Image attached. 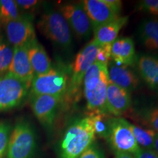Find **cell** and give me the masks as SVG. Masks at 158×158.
Here are the masks:
<instances>
[{"mask_svg":"<svg viewBox=\"0 0 158 158\" xmlns=\"http://www.w3.org/2000/svg\"><path fill=\"white\" fill-rule=\"evenodd\" d=\"M108 82L107 64L95 62L86 71L83 81V93L91 115H109L106 105Z\"/></svg>","mask_w":158,"mask_h":158,"instance_id":"cell-1","label":"cell"},{"mask_svg":"<svg viewBox=\"0 0 158 158\" xmlns=\"http://www.w3.org/2000/svg\"><path fill=\"white\" fill-rule=\"evenodd\" d=\"M95 133L90 115L75 119L67 127L59 146V158H78L94 142Z\"/></svg>","mask_w":158,"mask_h":158,"instance_id":"cell-2","label":"cell"},{"mask_svg":"<svg viewBox=\"0 0 158 158\" xmlns=\"http://www.w3.org/2000/svg\"><path fill=\"white\" fill-rule=\"evenodd\" d=\"M98 47L92 40L79 51L70 67V78L64 96L68 101L76 102L81 98L85 74L91 65L96 62Z\"/></svg>","mask_w":158,"mask_h":158,"instance_id":"cell-3","label":"cell"},{"mask_svg":"<svg viewBox=\"0 0 158 158\" xmlns=\"http://www.w3.org/2000/svg\"><path fill=\"white\" fill-rule=\"evenodd\" d=\"M40 32L62 49L70 50L73 45L70 27L59 10H46L37 23Z\"/></svg>","mask_w":158,"mask_h":158,"instance_id":"cell-4","label":"cell"},{"mask_svg":"<svg viewBox=\"0 0 158 158\" xmlns=\"http://www.w3.org/2000/svg\"><path fill=\"white\" fill-rule=\"evenodd\" d=\"M70 78V68L59 64L46 74L35 76L31 83L30 94L59 96L64 98Z\"/></svg>","mask_w":158,"mask_h":158,"instance_id":"cell-5","label":"cell"},{"mask_svg":"<svg viewBox=\"0 0 158 158\" xmlns=\"http://www.w3.org/2000/svg\"><path fill=\"white\" fill-rule=\"evenodd\" d=\"M37 147L36 135L30 122L20 118L10 135L7 158H31Z\"/></svg>","mask_w":158,"mask_h":158,"instance_id":"cell-6","label":"cell"},{"mask_svg":"<svg viewBox=\"0 0 158 158\" xmlns=\"http://www.w3.org/2000/svg\"><path fill=\"white\" fill-rule=\"evenodd\" d=\"M30 86L9 73L0 76V112L19 106L28 96Z\"/></svg>","mask_w":158,"mask_h":158,"instance_id":"cell-7","label":"cell"},{"mask_svg":"<svg viewBox=\"0 0 158 158\" xmlns=\"http://www.w3.org/2000/svg\"><path fill=\"white\" fill-rule=\"evenodd\" d=\"M107 141L114 152H124L135 155L141 149L123 118L109 117Z\"/></svg>","mask_w":158,"mask_h":158,"instance_id":"cell-8","label":"cell"},{"mask_svg":"<svg viewBox=\"0 0 158 158\" xmlns=\"http://www.w3.org/2000/svg\"><path fill=\"white\" fill-rule=\"evenodd\" d=\"M30 106L35 116L47 131H51L59 106L64 98L59 96L29 94Z\"/></svg>","mask_w":158,"mask_h":158,"instance_id":"cell-9","label":"cell"},{"mask_svg":"<svg viewBox=\"0 0 158 158\" xmlns=\"http://www.w3.org/2000/svg\"><path fill=\"white\" fill-rule=\"evenodd\" d=\"M5 27L7 41L13 47L28 45L37 39L33 16L29 13L19 15Z\"/></svg>","mask_w":158,"mask_h":158,"instance_id":"cell-10","label":"cell"},{"mask_svg":"<svg viewBox=\"0 0 158 158\" xmlns=\"http://www.w3.org/2000/svg\"><path fill=\"white\" fill-rule=\"evenodd\" d=\"M60 12L68 22L70 30L79 39L87 40L93 31L82 3H68L59 7Z\"/></svg>","mask_w":158,"mask_h":158,"instance_id":"cell-11","label":"cell"},{"mask_svg":"<svg viewBox=\"0 0 158 158\" xmlns=\"http://www.w3.org/2000/svg\"><path fill=\"white\" fill-rule=\"evenodd\" d=\"M131 103V94L129 91L116 86L109 81L106 100L108 113L118 117L130 110Z\"/></svg>","mask_w":158,"mask_h":158,"instance_id":"cell-12","label":"cell"},{"mask_svg":"<svg viewBox=\"0 0 158 158\" xmlns=\"http://www.w3.org/2000/svg\"><path fill=\"white\" fill-rule=\"evenodd\" d=\"M81 3L89 19L92 30L120 16L105 0H84Z\"/></svg>","mask_w":158,"mask_h":158,"instance_id":"cell-13","label":"cell"},{"mask_svg":"<svg viewBox=\"0 0 158 158\" xmlns=\"http://www.w3.org/2000/svg\"><path fill=\"white\" fill-rule=\"evenodd\" d=\"M7 73L31 85L35 73L29 61L28 45L14 47L13 59Z\"/></svg>","mask_w":158,"mask_h":158,"instance_id":"cell-14","label":"cell"},{"mask_svg":"<svg viewBox=\"0 0 158 158\" xmlns=\"http://www.w3.org/2000/svg\"><path fill=\"white\" fill-rule=\"evenodd\" d=\"M111 59L117 65L134 66L137 56L133 40L128 37L116 39L111 44Z\"/></svg>","mask_w":158,"mask_h":158,"instance_id":"cell-15","label":"cell"},{"mask_svg":"<svg viewBox=\"0 0 158 158\" xmlns=\"http://www.w3.org/2000/svg\"><path fill=\"white\" fill-rule=\"evenodd\" d=\"M108 71L110 82L130 92L139 86V78L129 67L117 65L113 62H110L108 64Z\"/></svg>","mask_w":158,"mask_h":158,"instance_id":"cell-16","label":"cell"},{"mask_svg":"<svg viewBox=\"0 0 158 158\" xmlns=\"http://www.w3.org/2000/svg\"><path fill=\"white\" fill-rule=\"evenodd\" d=\"M129 16H119L117 19L102 24L93 30L92 40L99 46L112 44L117 39L118 35L124 26L127 25Z\"/></svg>","mask_w":158,"mask_h":158,"instance_id":"cell-17","label":"cell"},{"mask_svg":"<svg viewBox=\"0 0 158 158\" xmlns=\"http://www.w3.org/2000/svg\"><path fill=\"white\" fill-rule=\"evenodd\" d=\"M137 69L148 87L158 93V57L141 54L137 57Z\"/></svg>","mask_w":158,"mask_h":158,"instance_id":"cell-18","label":"cell"},{"mask_svg":"<svg viewBox=\"0 0 158 158\" xmlns=\"http://www.w3.org/2000/svg\"><path fill=\"white\" fill-rule=\"evenodd\" d=\"M28 55L35 76L46 74L52 69L51 59L37 39L28 45Z\"/></svg>","mask_w":158,"mask_h":158,"instance_id":"cell-19","label":"cell"},{"mask_svg":"<svg viewBox=\"0 0 158 158\" xmlns=\"http://www.w3.org/2000/svg\"><path fill=\"white\" fill-rule=\"evenodd\" d=\"M140 42L149 51L158 52V19L143 21L138 30Z\"/></svg>","mask_w":158,"mask_h":158,"instance_id":"cell-20","label":"cell"},{"mask_svg":"<svg viewBox=\"0 0 158 158\" xmlns=\"http://www.w3.org/2000/svg\"><path fill=\"white\" fill-rule=\"evenodd\" d=\"M124 124L129 128L135 138L138 145L141 149L153 150L154 143L157 133L153 130L147 127H142L136 124L130 123L123 118Z\"/></svg>","mask_w":158,"mask_h":158,"instance_id":"cell-21","label":"cell"},{"mask_svg":"<svg viewBox=\"0 0 158 158\" xmlns=\"http://www.w3.org/2000/svg\"><path fill=\"white\" fill-rule=\"evenodd\" d=\"M138 122L158 133V106H144L134 111Z\"/></svg>","mask_w":158,"mask_h":158,"instance_id":"cell-22","label":"cell"},{"mask_svg":"<svg viewBox=\"0 0 158 158\" xmlns=\"http://www.w3.org/2000/svg\"><path fill=\"white\" fill-rule=\"evenodd\" d=\"M14 52V47L0 35V76L8 72Z\"/></svg>","mask_w":158,"mask_h":158,"instance_id":"cell-23","label":"cell"},{"mask_svg":"<svg viewBox=\"0 0 158 158\" xmlns=\"http://www.w3.org/2000/svg\"><path fill=\"white\" fill-rule=\"evenodd\" d=\"M19 7L13 0L0 1V25L5 26L19 17Z\"/></svg>","mask_w":158,"mask_h":158,"instance_id":"cell-24","label":"cell"},{"mask_svg":"<svg viewBox=\"0 0 158 158\" xmlns=\"http://www.w3.org/2000/svg\"><path fill=\"white\" fill-rule=\"evenodd\" d=\"M92 118V124L94 130L95 135H98L100 137L107 138L108 133V119L109 115L105 114H94L90 115Z\"/></svg>","mask_w":158,"mask_h":158,"instance_id":"cell-25","label":"cell"},{"mask_svg":"<svg viewBox=\"0 0 158 158\" xmlns=\"http://www.w3.org/2000/svg\"><path fill=\"white\" fill-rule=\"evenodd\" d=\"M11 126L7 122H0V158H5L7 154Z\"/></svg>","mask_w":158,"mask_h":158,"instance_id":"cell-26","label":"cell"},{"mask_svg":"<svg viewBox=\"0 0 158 158\" xmlns=\"http://www.w3.org/2000/svg\"><path fill=\"white\" fill-rule=\"evenodd\" d=\"M137 10L158 15V0H143L138 3Z\"/></svg>","mask_w":158,"mask_h":158,"instance_id":"cell-27","label":"cell"},{"mask_svg":"<svg viewBox=\"0 0 158 158\" xmlns=\"http://www.w3.org/2000/svg\"><path fill=\"white\" fill-rule=\"evenodd\" d=\"M111 59V44L99 46L97 52L96 62L108 64Z\"/></svg>","mask_w":158,"mask_h":158,"instance_id":"cell-28","label":"cell"},{"mask_svg":"<svg viewBox=\"0 0 158 158\" xmlns=\"http://www.w3.org/2000/svg\"><path fill=\"white\" fill-rule=\"evenodd\" d=\"M78 158H103V154L94 142Z\"/></svg>","mask_w":158,"mask_h":158,"instance_id":"cell-29","label":"cell"},{"mask_svg":"<svg viewBox=\"0 0 158 158\" xmlns=\"http://www.w3.org/2000/svg\"><path fill=\"white\" fill-rule=\"evenodd\" d=\"M15 2L20 8L27 11H31L36 9L41 2L37 0H17Z\"/></svg>","mask_w":158,"mask_h":158,"instance_id":"cell-30","label":"cell"},{"mask_svg":"<svg viewBox=\"0 0 158 158\" xmlns=\"http://www.w3.org/2000/svg\"><path fill=\"white\" fill-rule=\"evenodd\" d=\"M134 158H158V155L154 150L141 149L135 155Z\"/></svg>","mask_w":158,"mask_h":158,"instance_id":"cell-31","label":"cell"},{"mask_svg":"<svg viewBox=\"0 0 158 158\" xmlns=\"http://www.w3.org/2000/svg\"><path fill=\"white\" fill-rule=\"evenodd\" d=\"M106 3L114 10L118 14H120V12L122 10V2L120 0H105Z\"/></svg>","mask_w":158,"mask_h":158,"instance_id":"cell-32","label":"cell"},{"mask_svg":"<svg viewBox=\"0 0 158 158\" xmlns=\"http://www.w3.org/2000/svg\"><path fill=\"white\" fill-rule=\"evenodd\" d=\"M115 158H134V156L128 153L115 152Z\"/></svg>","mask_w":158,"mask_h":158,"instance_id":"cell-33","label":"cell"},{"mask_svg":"<svg viewBox=\"0 0 158 158\" xmlns=\"http://www.w3.org/2000/svg\"><path fill=\"white\" fill-rule=\"evenodd\" d=\"M153 150L157 153V155H158V133H157V135L155 137V143H154V148Z\"/></svg>","mask_w":158,"mask_h":158,"instance_id":"cell-34","label":"cell"}]
</instances>
